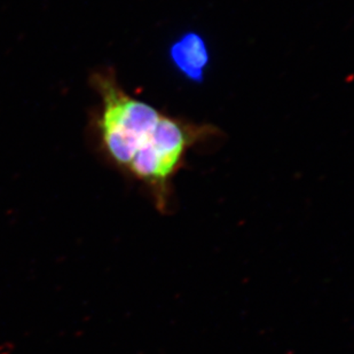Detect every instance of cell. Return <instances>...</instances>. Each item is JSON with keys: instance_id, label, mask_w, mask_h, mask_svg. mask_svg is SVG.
Wrapping results in <instances>:
<instances>
[{"instance_id": "obj_1", "label": "cell", "mask_w": 354, "mask_h": 354, "mask_svg": "<svg viewBox=\"0 0 354 354\" xmlns=\"http://www.w3.org/2000/svg\"><path fill=\"white\" fill-rule=\"evenodd\" d=\"M92 85L101 99L99 144L122 172L147 188L160 210H167L172 183L192 148L217 136L218 129L165 114L127 93L114 71H97Z\"/></svg>"}, {"instance_id": "obj_2", "label": "cell", "mask_w": 354, "mask_h": 354, "mask_svg": "<svg viewBox=\"0 0 354 354\" xmlns=\"http://www.w3.org/2000/svg\"><path fill=\"white\" fill-rule=\"evenodd\" d=\"M169 57L172 67L185 80L193 83L203 82L210 64V53L200 34L188 31L179 36L170 45Z\"/></svg>"}]
</instances>
